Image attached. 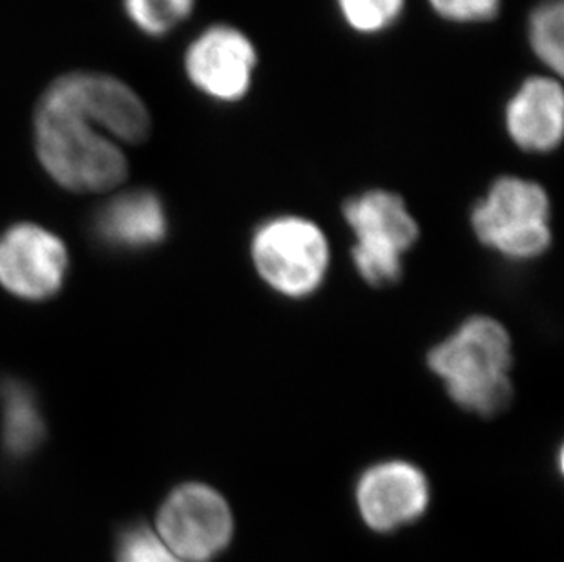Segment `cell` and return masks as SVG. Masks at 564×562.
<instances>
[{"label": "cell", "mask_w": 564, "mask_h": 562, "mask_svg": "<svg viewBox=\"0 0 564 562\" xmlns=\"http://www.w3.org/2000/svg\"><path fill=\"white\" fill-rule=\"evenodd\" d=\"M344 218L357 238L352 261L371 285H389L402 274V255L419 238V225L404 197L371 188L344 203Z\"/></svg>", "instance_id": "obj_5"}, {"label": "cell", "mask_w": 564, "mask_h": 562, "mask_svg": "<svg viewBox=\"0 0 564 562\" xmlns=\"http://www.w3.org/2000/svg\"><path fill=\"white\" fill-rule=\"evenodd\" d=\"M260 68V46L235 22H210L183 48V77L197 96L216 107L243 105L256 90Z\"/></svg>", "instance_id": "obj_4"}, {"label": "cell", "mask_w": 564, "mask_h": 562, "mask_svg": "<svg viewBox=\"0 0 564 562\" xmlns=\"http://www.w3.org/2000/svg\"><path fill=\"white\" fill-rule=\"evenodd\" d=\"M357 505L371 530L391 533L421 519L430 505V484L410 462H380L358 480Z\"/></svg>", "instance_id": "obj_11"}, {"label": "cell", "mask_w": 564, "mask_h": 562, "mask_svg": "<svg viewBox=\"0 0 564 562\" xmlns=\"http://www.w3.org/2000/svg\"><path fill=\"white\" fill-rule=\"evenodd\" d=\"M0 413V444L6 455L22 461L37 453L46 436V424L32 388L13 378L2 380Z\"/></svg>", "instance_id": "obj_13"}, {"label": "cell", "mask_w": 564, "mask_h": 562, "mask_svg": "<svg viewBox=\"0 0 564 562\" xmlns=\"http://www.w3.org/2000/svg\"><path fill=\"white\" fill-rule=\"evenodd\" d=\"M427 360L449 397L468 411L496 414L510 400V336L496 320L469 318Z\"/></svg>", "instance_id": "obj_2"}, {"label": "cell", "mask_w": 564, "mask_h": 562, "mask_svg": "<svg viewBox=\"0 0 564 562\" xmlns=\"http://www.w3.org/2000/svg\"><path fill=\"white\" fill-rule=\"evenodd\" d=\"M199 0H119L133 32L149 41H165L194 19Z\"/></svg>", "instance_id": "obj_15"}, {"label": "cell", "mask_w": 564, "mask_h": 562, "mask_svg": "<svg viewBox=\"0 0 564 562\" xmlns=\"http://www.w3.org/2000/svg\"><path fill=\"white\" fill-rule=\"evenodd\" d=\"M501 125L522 154L557 152L564 139L563 79L538 69L517 80L502 102Z\"/></svg>", "instance_id": "obj_10"}, {"label": "cell", "mask_w": 564, "mask_h": 562, "mask_svg": "<svg viewBox=\"0 0 564 562\" xmlns=\"http://www.w3.org/2000/svg\"><path fill=\"white\" fill-rule=\"evenodd\" d=\"M550 196L535 180L505 174L471 208L477 238L508 260H533L550 247Z\"/></svg>", "instance_id": "obj_3"}, {"label": "cell", "mask_w": 564, "mask_h": 562, "mask_svg": "<svg viewBox=\"0 0 564 562\" xmlns=\"http://www.w3.org/2000/svg\"><path fill=\"white\" fill-rule=\"evenodd\" d=\"M97 244L113 252L152 249L169 236V214L160 194L130 188L108 197L91 218Z\"/></svg>", "instance_id": "obj_12"}, {"label": "cell", "mask_w": 564, "mask_h": 562, "mask_svg": "<svg viewBox=\"0 0 564 562\" xmlns=\"http://www.w3.org/2000/svg\"><path fill=\"white\" fill-rule=\"evenodd\" d=\"M161 542L187 562H208L229 548L235 520L229 502L210 486H177L158 514Z\"/></svg>", "instance_id": "obj_8"}, {"label": "cell", "mask_w": 564, "mask_h": 562, "mask_svg": "<svg viewBox=\"0 0 564 562\" xmlns=\"http://www.w3.org/2000/svg\"><path fill=\"white\" fill-rule=\"evenodd\" d=\"M68 250L35 224H17L0 236V285L28 302H43L63 289Z\"/></svg>", "instance_id": "obj_9"}, {"label": "cell", "mask_w": 564, "mask_h": 562, "mask_svg": "<svg viewBox=\"0 0 564 562\" xmlns=\"http://www.w3.org/2000/svg\"><path fill=\"white\" fill-rule=\"evenodd\" d=\"M435 19L447 26L480 28L499 21L505 0H424Z\"/></svg>", "instance_id": "obj_17"}, {"label": "cell", "mask_w": 564, "mask_h": 562, "mask_svg": "<svg viewBox=\"0 0 564 562\" xmlns=\"http://www.w3.org/2000/svg\"><path fill=\"white\" fill-rule=\"evenodd\" d=\"M32 141L39 165L64 191L107 194L128 180L123 144L44 91L33 107Z\"/></svg>", "instance_id": "obj_1"}, {"label": "cell", "mask_w": 564, "mask_h": 562, "mask_svg": "<svg viewBox=\"0 0 564 562\" xmlns=\"http://www.w3.org/2000/svg\"><path fill=\"white\" fill-rule=\"evenodd\" d=\"M252 260L260 277L283 296H311L329 267V245L318 225L276 216L256 228Z\"/></svg>", "instance_id": "obj_7"}, {"label": "cell", "mask_w": 564, "mask_h": 562, "mask_svg": "<svg viewBox=\"0 0 564 562\" xmlns=\"http://www.w3.org/2000/svg\"><path fill=\"white\" fill-rule=\"evenodd\" d=\"M524 44L541 72L564 77V0H535L524 17Z\"/></svg>", "instance_id": "obj_14"}, {"label": "cell", "mask_w": 564, "mask_h": 562, "mask_svg": "<svg viewBox=\"0 0 564 562\" xmlns=\"http://www.w3.org/2000/svg\"><path fill=\"white\" fill-rule=\"evenodd\" d=\"M116 562H187L177 558L144 522L128 525L116 542Z\"/></svg>", "instance_id": "obj_18"}, {"label": "cell", "mask_w": 564, "mask_h": 562, "mask_svg": "<svg viewBox=\"0 0 564 562\" xmlns=\"http://www.w3.org/2000/svg\"><path fill=\"white\" fill-rule=\"evenodd\" d=\"M43 91L86 117L123 147L147 143L154 130L149 102L128 80L110 72L68 69L50 80Z\"/></svg>", "instance_id": "obj_6"}, {"label": "cell", "mask_w": 564, "mask_h": 562, "mask_svg": "<svg viewBox=\"0 0 564 562\" xmlns=\"http://www.w3.org/2000/svg\"><path fill=\"white\" fill-rule=\"evenodd\" d=\"M333 10L355 37L380 39L405 21L410 0H333Z\"/></svg>", "instance_id": "obj_16"}]
</instances>
